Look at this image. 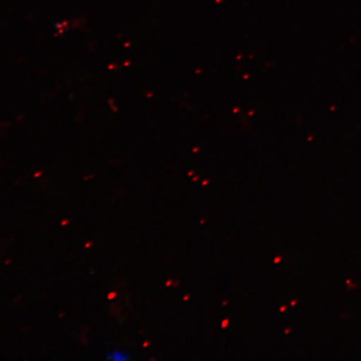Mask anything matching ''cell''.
<instances>
[{
    "mask_svg": "<svg viewBox=\"0 0 361 361\" xmlns=\"http://www.w3.org/2000/svg\"><path fill=\"white\" fill-rule=\"evenodd\" d=\"M107 358L114 361H126L130 360L129 355L123 350H112L107 354Z\"/></svg>",
    "mask_w": 361,
    "mask_h": 361,
    "instance_id": "cell-1",
    "label": "cell"
}]
</instances>
